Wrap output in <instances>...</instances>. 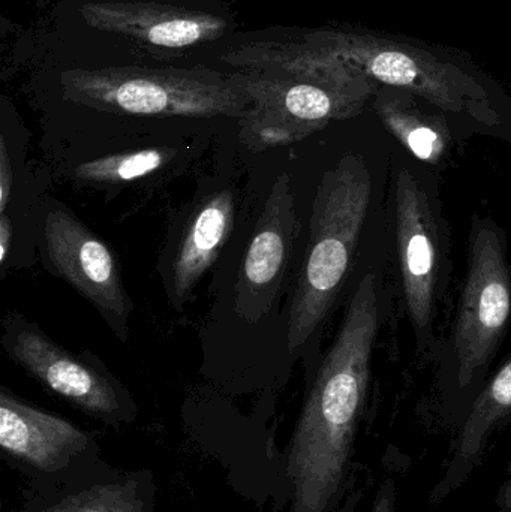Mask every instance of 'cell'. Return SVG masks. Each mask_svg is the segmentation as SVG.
<instances>
[{
	"instance_id": "5bb4252c",
	"label": "cell",
	"mask_w": 511,
	"mask_h": 512,
	"mask_svg": "<svg viewBox=\"0 0 511 512\" xmlns=\"http://www.w3.org/2000/svg\"><path fill=\"white\" fill-rule=\"evenodd\" d=\"M90 20L111 32L126 33L155 47L183 48L213 38L224 21L206 14L162 9L158 6L96 5Z\"/></svg>"
},
{
	"instance_id": "5b68a950",
	"label": "cell",
	"mask_w": 511,
	"mask_h": 512,
	"mask_svg": "<svg viewBox=\"0 0 511 512\" xmlns=\"http://www.w3.org/2000/svg\"><path fill=\"white\" fill-rule=\"evenodd\" d=\"M395 249L405 312L422 360H437L435 333L452 280V240L437 183L420 167L396 159L393 168Z\"/></svg>"
},
{
	"instance_id": "30bf717a",
	"label": "cell",
	"mask_w": 511,
	"mask_h": 512,
	"mask_svg": "<svg viewBox=\"0 0 511 512\" xmlns=\"http://www.w3.org/2000/svg\"><path fill=\"white\" fill-rule=\"evenodd\" d=\"M291 179L281 174L272 186L249 243L236 286V313L255 324L270 309L281 291L299 237Z\"/></svg>"
},
{
	"instance_id": "4fadbf2b",
	"label": "cell",
	"mask_w": 511,
	"mask_h": 512,
	"mask_svg": "<svg viewBox=\"0 0 511 512\" xmlns=\"http://www.w3.org/2000/svg\"><path fill=\"white\" fill-rule=\"evenodd\" d=\"M417 99L404 90L378 86L375 113L411 158L438 170L449 164L455 138L447 114L425 110Z\"/></svg>"
},
{
	"instance_id": "d6986e66",
	"label": "cell",
	"mask_w": 511,
	"mask_h": 512,
	"mask_svg": "<svg viewBox=\"0 0 511 512\" xmlns=\"http://www.w3.org/2000/svg\"><path fill=\"white\" fill-rule=\"evenodd\" d=\"M12 195V165L5 138H0V215L6 213Z\"/></svg>"
},
{
	"instance_id": "7c38bea8",
	"label": "cell",
	"mask_w": 511,
	"mask_h": 512,
	"mask_svg": "<svg viewBox=\"0 0 511 512\" xmlns=\"http://www.w3.org/2000/svg\"><path fill=\"white\" fill-rule=\"evenodd\" d=\"M87 442L86 433L69 421L0 390V445L15 459L39 471H59Z\"/></svg>"
},
{
	"instance_id": "2e32d148",
	"label": "cell",
	"mask_w": 511,
	"mask_h": 512,
	"mask_svg": "<svg viewBox=\"0 0 511 512\" xmlns=\"http://www.w3.org/2000/svg\"><path fill=\"white\" fill-rule=\"evenodd\" d=\"M167 150L144 149L123 155L105 156L78 165L75 177L90 185H114L128 183L149 176L164 167L168 159Z\"/></svg>"
},
{
	"instance_id": "7a4b0ae2",
	"label": "cell",
	"mask_w": 511,
	"mask_h": 512,
	"mask_svg": "<svg viewBox=\"0 0 511 512\" xmlns=\"http://www.w3.org/2000/svg\"><path fill=\"white\" fill-rule=\"evenodd\" d=\"M511 322V264L507 234L491 216L471 221L468 261L449 339L438 354L437 388L443 415L459 426L491 378Z\"/></svg>"
},
{
	"instance_id": "6da1fadb",
	"label": "cell",
	"mask_w": 511,
	"mask_h": 512,
	"mask_svg": "<svg viewBox=\"0 0 511 512\" xmlns=\"http://www.w3.org/2000/svg\"><path fill=\"white\" fill-rule=\"evenodd\" d=\"M383 304L380 280L369 271L348 303L297 421L288 457L293 512H332L350 487Z\"/></svg>"
},
{
	"instance_id": "ffe728a7",
	"label": "cell",
	"mask_w": 511,
	"mask_h": 512,
	"mask_svg": "<svg viewBox=\"0 0 511 512\" xmlns=\"http://www.w3.org/2000/svg\"><path fill=\"white\" fill-rule=\"evenodd\" d=\"M495 505L497 512H511V459L504 472L503 483L498 487Z\"/></svg>"
},
{
	"instance_id": "ac0fdd59",
	"label": "cell",
	"mask_w": 511,
	"mask_h": 512,
	"mask_svg": "<svg viewBox=\"0 0 511 512\" xmlns=\"http://www.w3.org/2000/svg\"><path fill=\"white\" fill-rule=\"evenodd\" d=\"M398 510V483L393 475H386L375 489L368 512H396Z\"/></svg>"
},
{
	"instance_id": "52a82bcc",
	"label": "cell",
	"mask_w": 511,
	"mask_h": 512,
	"mask_svg": "<svg viewBox=\"0 0 511 512\" xmlns=\"http://www.w3.org/2000/svg\"><path fill=\"white\" fill-rule=\"evenodd\" d=\"M308 83L282 92L258 93V105L246 117L240 138L254 152L296 143L332 120L357 116L378 84L338 63L315 62Z\"/></svg>"
},
{
	"instance_id": "8fae6325",
	"label": "cell",
	"mask_w": 511,
	"mask_h": 512,
	"mask_svg": "<svg viewBox=\"0 0 511 512\" xmlns=\"http://www.w3.org/2000/svg\"><path fill=\"white\" fill-rule=\"evenodd\" d=\"M511 421V352L488 379L458 426L449 460L429 493L426 504L434 508L452 498L480 468L492 438Z\"/></svg>"
},
{
	"instance_id": "ba28073f",
	"label": "cell",
	"mask_w": 511,
	"mask_h": 512,
	"mask_svg": "<svg viewBox=\"0 0 511 512\" xmlns=\"http://www.w3.org/2000/svg\"><path fill=\"white\" fill-rule=\"evenodd\" d=\"M42 230L51 270L93 304L116 336L125 340L134 306L110 246L62 209L45 216Z\"/></svg>"
},
{
	"instance_id": "e0dca14e",
	"label": "cell",
	"mask_w": 511,
	"mask_h": 512,
	"mask_svg": "<svg viewBox=\"0 0 511 512\" xmlns=\"http://www.w3.org/2000/svg\"><path fill=\"white\" fill-rule=\"evenodd\" d=\"M143 507L134 483H117L81 490L39 512H143Z\"/></svg>"
},
{
	"instance_id": "9c48e42d",
	"label": "cell",
	"mask_w": 511,
	"mask_h": 512,
	"mask_svg": "<svg viewBox=\"0 0 511 512\" xmlns=\"http://www.w3.org/2000/svg\"><path fill=\"white\" fill-rule=\"evenodd\" d=\"M3 348L18 366L81 411L99 420H120L116 385L57 345L38 325L12 313L5 321Z\"/></svg>"
},
{
	"instance_id": "8992f818",
	"label": "cell",
	"mask_w": 511,
	"mask_h": 512,
	"mask_svg": "<svg viewBox=\"0 0 511 512\" xmlns=\"http://www.w3.org/2000/svg\"><path fill=\"white\" fill-rule=\"evenodd\" d=\"M66 92L89 107L138 116H242L249 101L237 87L173 72H77Z\"/></svg>"
},
{
	"instance_id": "44dd1931",
	"label": "cell",
	"mask_w": 511,
	"mask_h": 512,
	"mask_svg": "<svg viewBox=\"0 0 511 512\" xmlns=\"http://www.w3.org/2000/svg\"><path fill=\"white\" fill-rule=\"evenodd\" d=\"M12 225L8 215H0V267H5L9 251H11Z\"/></svg>"
},
{
	"instance_id": "277c9868",
	"label": "cell",
	"mask_w": 511,
	"mask_h": 512,
	"mask_svg": "<svg viewBox=\"0 0 511 512\" xmlns=\"http://www.w3.org/2000/svg\"><path fill=\"white\" fill-rule=\"evenodd\" d=\"M371 201L372 177L363 156L345 155L321 179L288 315L290 354L302 352L338 301L356 261Z\"/></svg>"
},
{
	"instance_id": "3957f363",
	"label": "cell",
	"mask_w": 511,
	"mask_h": 512,
	"mask_svg": "<svg viewBox=\"0 0 511 512\" xmlns=\"http://www.w3.org/2000/svg\"><path fill=\"white\" fill-rule=\"evenodd\" d=\"M315 47V62L338 63L378 86L404 90L486 134L507 132L506 111L491 84L441 48L357 30L318 35Z\"/></svg>"
},
{
	"instance_id": "9a60e30c",
	"label": "cell",
	"mask_w": 511,
	"mask_h": 512,
	"mask_svg": "<svg viewBox=\"0 0 511 512\" xmlns=\"http://www.w3.org/2000/svg\"><path fill=\"white\" fill-rule=\"evenodd\" d=\"M234 224V197L230 191L213 194L191 219L171 265V300L182 304L201 277L215 264L230 239Z\"/></svg>"
}]
</instances>
